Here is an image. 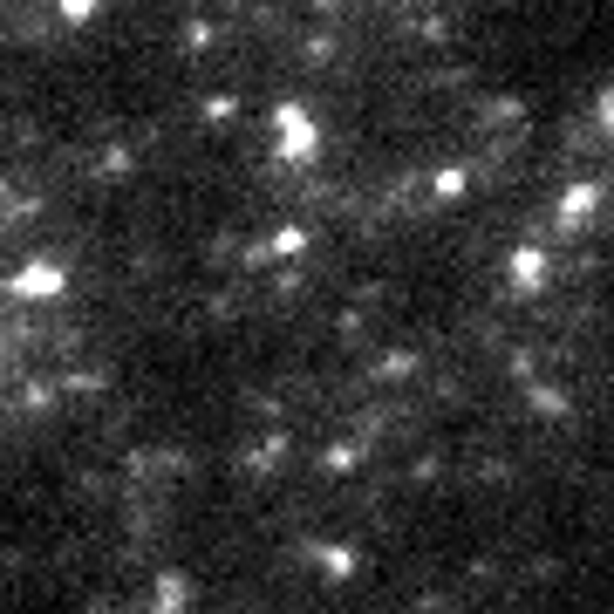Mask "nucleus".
Returning a JSON list of instances; mask_svg holds the SVG:
<instances>
[{
  "mask_svg": "<svg viewBox=\"0 0 614 614\" xmlns=\"http://www.w3.org/2000/svg\"><path fill=\"white\" fill-rule=\"evenodd\" d=\"M608 116H614V89H608Z\"/></svg>",
  "mask_w": 614,
  "mask_h": 614,
  "instance_id": "obj_1",
  "label": "nucleus"
}]
</instances>
